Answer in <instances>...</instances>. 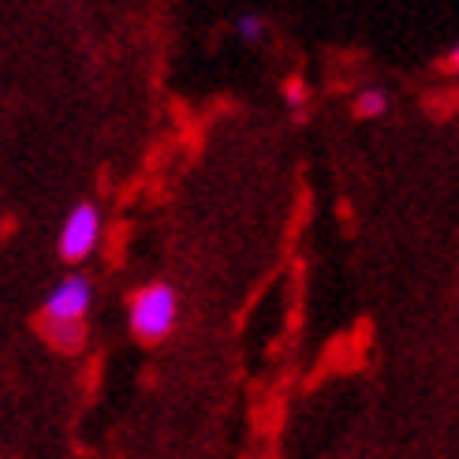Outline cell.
<instances>
[{"mask_svg":"<svg viewBox=\"0 0 459 459\" xmlns=\"http://www.w3.org/2000/svg\"><path fill=\"white\" fill-rule=\"evenodd\" d=\"M176 314H179L176 291L169 284H150L131 299V329H134V336L157 343L172 333Z\"/></svg>","mask_w":459,"mask_h":459,"instance_id":"1","label":"cell"},{"mask_svg":"<svg viewBox=\"0 0 459 459\" xmlns=\"http://www.w3.org/2000/svg\"><path fill=\"white\" fill-rule=\"evenodd\" d=\"M90 299H94V291H90L86 277L60 281L45 299V329H82Z\"/></svg>","mask_w":459,"mask_h":459,"instance_id":"2","label":"cell"},{"mask_svg":"<svg viewBox=\"0 0 459 459\" xmlns=\"http://www.w3.org/2000/svg\"><path fill=\"white\" fill-rule=\"evenodd\" d=\"M101 239V213L98 205H75L72 217L64 221V232H60V255L64 262H82L90 250L98 247Z\"/></svg>","mask_w":459,"mask_h":459,"instance_id":"3","label":"cell"},{"mask_svg":"<svg viewBox=\"0 0 459 459\" xmlns=\"http://www.w3.org/2000/svg\"><path fill=\"white\" fill-rule=\"evenodd\" d=\"M385 108H388V101H385L381 90H362L359 101H355V112H359V117H366V120H370V117H381Z\"/></svg>","mask_w":459,"mask_h":459,"instance_id":"4","label":"cell"},{"mask_svg":"<svg viewBox=\"0 0 459 459\" xmlns=\"http://www.w3.org/2000/svg\"><path fill=\"white\" fill-rule=\"evenodd\" d=\"M236 30H239V38H243V41H262L265 22H262L258 15H243V19L236 22Z\"/></svg>","mask_w":459,"mask_h":459,"instance_id":"5","label":"cell"},{"mask_svg":"<svg viewBox=\"0 0 459 459\" xmlns=\"http://www.w3.org/2000/svg\"><path fill=\"white\" fill-rule=\"evenodd\" d=\"M288 98H291V105H303V98H307V86H303L299 79H291V82H288Z\"/></svg>","mask_w":459,"mask_h":459,"instance_id":"6","label":"cell"}]
</instances>
